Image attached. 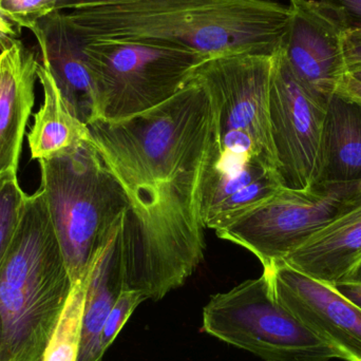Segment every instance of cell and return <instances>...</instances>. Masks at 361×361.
I'll list each match as a JSON object with an SVG mask.
<instances>
[{
  "mask_svg": "<svg viewBox=\"0 0 361 361\" xmlns=\"http://www.w3.org/2000/svg\"><path fill=\"white\" fill-rule=\"evenodd\" d=\"M328 104L299 82L284 48L278 52L269 90V122L284 188L313 186Z\"/></svg>",
  "mask_w": 361,
  "mask_h": 361,
  "instance_id": "9",
  "label": "cell"
},
{
  "mask_svg": "<svg viewBox=\"0 0 361 361\" xmlns=\"http://www.w3.org/2000/svg\"><path fill=\"white\" fill-rule=\"evenodd\" d=\"M292 25L284 47L286 61L302 86L330 102L348 72L345 34L341 12L311 0H288Z\"/></svg>",
  "mask_w": 361,
  "mask_h": 361,
  "instance_id": "10",
  "label": "cell"
},
{
  "mask_svg": "<svg viewBox=\"0 0 361 361\" xmlns=\"http://www.w3.org/2000/svg\"><path fill=\"white\" fill-rule=\"evenodd\" d=\"M355 182H361V103L335 93L326 109L314 184Z\"/></svg>",
  "mask_w": 361,
  "mask_h": 361,
  "instance_id": "16",
  "label": "cell"
},
{
  "mask_svg": "<svg viewBox=\"0 0 361 361\" xmlns=\"http://www.w3.org/2000/svg\"><path fill=\"white\" fill-rule=\"evenodd\" d=\"M361 200V182L284 188L216 228L221 239L250 250L269 269Z\"/></svg>",
  "mask_w": 361,
  "mask_h": 361,
  "instance_id": "8",
  "label": "cell"
},
{
  "mask_svg": "<svg viewBox=\"0 0 361 361\" xmlns=\"http://www.w3.org/2000/svg\"><path fill=\"white\" fill-rule=\"evenodd\" d=\"M39 47L40 61L50 70L68 109L89 125L97 120V88L80 42L54 11L32 30Z\"/></svg>",
  "mask_w": 361,
  "mask_h": 361,
  "instance_id": "13",
  "label": "cell"
},
{
  "mask_svg": "<svg viewBox=\"0 0 361 361\" xmlns=\"http://www.w3.org/2000/svg\"><path fill=\"white\" fill-rule=\"evenodd\" d=\"M38 162L40 188L74 286L90 273L128 212V200L89 139Z\"/></svg>",
  "mask_w": 361,
  "mask_h": 361,
  "instance_id": "5",
  "label": "cell"
},
{
  "mask_svg": "<svg viewBox=\"0 0 361 361\" xmlns=\"http://www.w3.org/2000/svg\"><path fill=\"white\" fill-rule=\"evenodd\" d=\"M87 278L74 284L42 361H78L82 343Z\"/></svg>",
  "mask_w": 361,
  "mask_h": 361,
  "instance_id": "18",
  "label": "cell"
},
{
  "mask_svg": "<svg viewBox=\"0 0 361 361\" xmlns=\"http://www.w3.org/2000/svg\"><path fill=\"white\" fill-rule=\"evenodd\" d=\"M336 93L345 95V97L355 99V101L361 103V82L356 80L351 74L348 73L341 80Z\"/></svg>",
  "mask_w": 361,
  "mask_h": 361,
  "instance_id": "24",
  "label": "cell"
},
{
  "mask_svg": "<svg viewBox=\"0 0 361 361\" xmlns=\"http://www.w3.org/2000/svg\"><path fill=\"white\" fill-rule=\"evenodd\" d=\"M27 195L19 186L17 175L8 176L0 188V263L16 233Z\"/></svg>",
  "mask_w": 361,
  "mask_h": 361,
  "instance_id": "19",
  "label": "cell"
},
{
  "mask_svg": "<svg viewBox=\"0 0 361 361\" xmlns=\"http://www.w3.org/2000/svg\"><path fill=\"white\" fill-rule=\"evenodd\" d=\"M120 1V0H59L56 11H72L97 4H108V2Z\"/></svg>",
  "mask_w": 361,
  "mask_h": 361,
  "instance_id": "26",
  "label": "cell"
},
{
  "mask_svg": "<svg viewBox=\"0 0 361 361\" xmlns=\"http://www.w3.org/2000/svg\"><path fill=\"white\" fill-rule=\"evenodd\" d=\"M146 300L145 297L135 290H123L104 324L101 345L104 353L114 343L118 333L124 328L137 307Z\"/></svg>",
  "mask_w": 361,
  "mask_h": 361,
  "instance_id": "21",
  "label": "cell"
},
{
  "mask_svg": "<svg viewBox=\"0 0 361 361\" xmlns=\"http://www.w3.org/2000/svg\"><path fill=\"white\" fill-rule=\"evenodd\" d=\"M350 74H351L352 76H354L356 80H360L361 82V70H360V71L352 72V73Z\"/></svg>",
  "mask_w": 361,
  "mask_h": 361,
  "instance_id": "30",
  "label": "cell"
},
{
  "mask_svg": "<svg viewBox=\"0 0 361 361\" xmlns=\"http://www.w3.org/2000/svg\"><path fill=\"white\" fill-rule=\"evenodd\" d=\"M124 219L118 223L87 276L82 343L78 361H103L104 324L125 290Z\"/></svg>",
  "mask_w": 361,
  "mask_h": 361,
  "instance_id": "15",
  "label": "cell"
},
{
  "mask_svg": "<svg viewBox=\"0 0 361 361\" xmlns=\"http://www.w3.org/2000/svg\"><path fill=\"white\" fill-rule=\"evenodd\" d=\"M360 70H361V61L360 63H355V65L350 66V67L348 68V72H349V73H352V72L360 71Z\"/></svg>",
  "mask_w": 361,
  "mask_h": 361,
  "instance_id": "29",
  "label": "cell"
},
{
  "mask_svg": "<svg viewBox=\"0 0 361 361\" xmlns=\"http://www.w3.org/2000/svg\"><path fill=\"white\" fill-rule=\"evenodd\" d=\"M2 348H4V324H2L1 316H0V361H1Z\"/></svg>",
  "mask_w": 361,
  "mask_h": 361,
  "instance_id": "28",
  "label": "cell"
},
{
  "mask_svg": "<svg viewBox=\"0 0 361 361\" xmlns=\"http://www.w3.org/2000/svg\"><path fill=\"white\" fill-rule=\"evenodd\" d=\"M205 89L189 80L177 94L126 120H95L89 141L128 200L125 290L158 301L204 258L202 180L212 135Z\"/></svg>",
  "mask_w": 361,
  "mask_h": 361,
  "instance_id": "1",
  "label": "cell"
},
{
  "mask_svg": "<svg viewBox=\"0 0 361 361\" xmlns=\"http://www.w3.org/2000/svg\"><path fill=\"white\" fill-rule=\"evenodd\" d=\"M343 281L361 284V261L355 267H354L353 271H352L351 273L345 277V279L343 280Z\"/></svg>",
  "mask_w": 361,
  "mask_h": 361,
  "instance_id": "27",
  "label": "cell"
},
{
  "mask_svg": "<svg viewBox=\"0 0 361 361\" xmlns=\"http://www.w3.org/2000/svg\"><path fill=\"white\" fill-rule=\"evenodd\" d=\"M73 284L42 188L27 195L0 263L1 361H42Z\"/></svg>",
  "mask_w": 361,
  "mask_h": 361,
  "instance_id": "4",
  "label": "cell"
},
{
  "mask_svg": "<svg viewBox=\"0 0 361 361\" xmlns=\"http://www.w3.org/2000/svg\"><path fill=\"white\" fill-rule=\"evenodd\" d=\"M61 13L80 42L173 44L206 59L276 54L293 19L278 0H120Z\"/></svg>",
  "mask_w": 361,
  "mask_h": 361,
  "instance_id": "3",
  "label": "cell"
},
{
  "mask_svg": "<svg viewBox=\"0 0 361 361\" xmlns=\"http://www.w3.org/2000/svg\"><path fill=\"white\" fill-rule=\"evenodd\" d=\"M333 286L345 298L349 299L354 305H357L361 309V284L343 281L339 282V283Z\"/></svg>",
  "mask_w": 361,
  "mask_h": 361,
  "instance_id": "25",
  "label": "cell"
},
{
  "mask_svg": "<svg viewBox=\"0 0 361 361\" xmlns=\"http://www.w3.org/2000/svg\"><path fill=\"white\" fill-rule=\"evenodd\" d=\"M37 78L44 90V103L34 116L27 143L31 158L40 161L55 158L88 139L89 131L68 109L52 73L40 59Z\"/></svg>",
  "mask_w": 361,
  "mask_h": 361,
  "instance_id": "17",
  "label": "cell"
},
{
  "mask_svg": "<svg viewBox=\"0 0 361 361\" xmlns=\"http://www.w3.org/2000/svg\"><path fill=\"white\" fill-rule=\"evenodd\" d=\"M57 2L59 0H0V13L18 31H32L42 19L56 11Z\"/></svg>",
  "mask_w": 361,
  "mask_h": 361,
  "instance_id": "20",
  "label": "cell"
},
{
  "mask_svg": "<svg viewBox=\"0 0 361 361\" xmlns=\"http://www.w3.org/2000/svg\"><path fill=\"white\" fill-rule=\"evenodd\" d=\"M38 63L35 51L15 36L0 34V177L17 175L35 103Z\"/></svg>",
  "mask_w": 361,
  "mask_h": 361,
  "instance_id": "12",
  "label": "cell"
},
{
  "mask_svg": "<svg viewBox=\"0 0 361 361\" xmlns=\"http://www.w3.org/2000/svg\"><path fill=\"white\" fill-rule=\"evenodd\" d=\"M326 4L338 11L345 17V23L352 30H361V0H311Z\"/></svg>",
  "mask_w": 361,
  "mask_h": 361,
  "instance_id": "22",
  "label": "cell"
},
{
  "mask_svg": "<svg viewBox=\"0 0 361 361\" xmlns=\"http://www.w3.org/2000/svg\"><path fill=\"white\" fill-rule=\"evenodd\" d=\"M273 66L259 57H226L200 70L212 111L202 180L201 216L216 231L281 189L269 122Z\"/></svg>",
  "mask_w": 361,
  "mask_h": 361,
  "instance_id": "2",
  "label": "cell"
},
{
  "mask_svg": "<svg viewBox=\"0 0 361 361\" xmlns=\"http://www.w3.org/2000/svg\"><path fill=\"white\" fill-rule=\"evenodd\" d=\"M202 328L265 361L345 360L338 349L276 300L264 273L214 295L204 307Z\"/></svg>",
  "mask_w": 361,
  "mask_h": 361,
  "instance_id": "7",
  "label": "cell"
},
{
  "mask_svg": "<svg viewBox=\"0 0 361 361\" xmlns=\"http://www.w3.org/2000/svg\"><path fill=\"white\" fill-rule=\"evenodd\" d=\"M361 261V200L284 258L288 267L324 283L343 281Z\"/></svg>",
  "mask_w": 361,
  "mask_h": 361,
  "instance_id": "14",
  "label": "cell"
},
{
  "mask_svg": "<svg viewBox=\"0 0 361 361\" xmlns=\"http://www.w3.org/2000/svg\"><path fill=\"white\" fill-rule=\"evenodd\" d=\"M345 52L348 68L361 61V30H352L345 34Z\"/></svg>",
  "mask_w": 361,
  "mask_h": 361,
  "instance_id": "23",
  "label": "cell"
},
{
  "mask_svg": "<svg viewBox=\"0 0 361 361\" xmlns=\"http://www.w3.org/2000/svg\"><path fill=\"white\" fill-rule=\"evenodd\" d=\"M263 273L271 294L310 330L334 345L347 361H361V309L334 286L314 279L286 263Z\"/></svg>",
  "mask_w": 361,
  "mask_h": 361,
  "instance_id": "11",
  "label": "cell"
},
{
  "mask_svg": "<svg viewBox=\"0 0 361 361\" xmlns=\"http://www.w3.org/2000/svg\"><path fill=\"white\" fill-rule=\"evenodd\" d=\"M80 44L94 78L97 120L109 122L133 118L169 101L187 84L193 69L207 59L173 44Z\"/></svg>",
  "mask_w": 361,
  "mask_h": 361,
  "instance_id": "6",
  "label": "cell"
},
{
  "mask_svg": "<svg viewBox=\"0 0 361 361\" xmlns=\"http://www.w3.org/2000/svg\"><path fill=\"white\" fill-rule=\"evenodd\" d=\"M6 177H8V176H4V177H0V188H1L2 184H4V180L6 179Z\"/></svg>",
  "mask_w": 361,
  "mask_h": 361,
  "instance_id": "31",
  "label": "cell"
}]
</instances>
